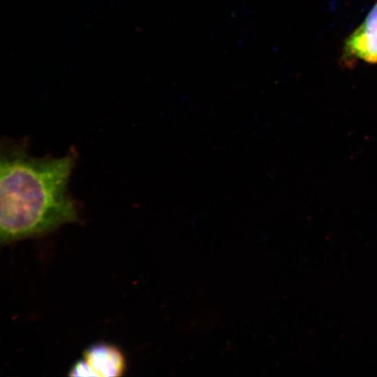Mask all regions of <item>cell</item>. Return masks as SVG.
I'll list each match as a JSON object with an SVG mask.
<instances>
[{"mask_svg": "<svg viewBox=\"0 0 377 377\" xmlns=\"http://www.w3.org/2000/svg\"><path fill=\"white\" fill-rule=\"evenodd\" d=\"M77 153L34 157L27 142L4 138L0 149V240L8 244L46 235L80 221L68 191Z\"/></svg>", "mask_w": 377, "mask_h": 377, "instance_id": "obj_1", "label": "cell"}, {"mask_svg": "<svg viewBox=\"0 0 377 377\" xmlns=\"http://www.w3.org/2000/svg\"><path fill=\"white\" fill-rule=\"evenodd\" d=\"M89 369L91 376H121L126 371V360L116 346L98 343L88 347L82 359Z\"/></svg>", "mask_w": 377, "mask_h": 377, "instance_id": "obj_2", "label": "cell"}, {"mask_svg": "<svg viewBox=\"0 0 377 377\" xmlns=\"http://www.w3.org/2000/svg\"><path fill=\"white\" fill-rule=\"evenodd\" d=\"M346 52L369 63H377V33L361 26L346 40Z\"/></svg>", "mask_w": 377, "mask_h": 377, "instance_id": "obj_3", "label": "cell"}, {"mask_svg": "<svg viewBox=\"0 0 377 377\" xmlns=\"http://www.w3.org/2000/svg\"><path fill=\"white\" fill-rule=\"evenodd\" d=\"M361 27L369 31L377 33V2Z\"/></svg>", "mask_w": 377, "mask_h": 377, "instance_id": "obj_4", "label": "cell"}]
</instances>
